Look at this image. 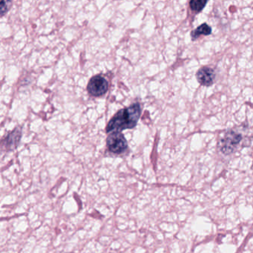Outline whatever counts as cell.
I'll return each instance as SVG.
<instances>
[{"label":"cell","mask_w":253,"mask_h":253,"mask_svg":"<svg viewBox=\"0 0 253 253\" xmlns=\"http://www.w3.org/2000/svg\"><path fill=\"white\" fill-rule=\"evenodd\" d=\"M196 78L198 82L204 86H210L214 84L216 72L213 68L204 66L197 72Z\"/></svg>","instance_id":"6"},{"label":"cell","mask_w":253,"mask_h":253,"mask_svg":"<svg viewBox=\"0 0 253 253\" xmlns=\"http://www.w3.org/2000/svg\"><path fill=\"white\" fill-rule=\"evenodd\" d=\"M89 94L95 97L104 95L108 90V82L102 75H96L89 81L87 87Z\"/></svg>","instance_id":"4"},{"label":"cell","mask_w":253,"mask_h":253,"mask_svg":"<svg viewBox=\"0 0 253 253\" xmlns=\"http://www.w3.org/2000/svg\"><path fill=\"white\" fill-rule=\"evenodd\" d=\"M207 3V1L204 0H192L189 3V8L193 12L200 13L204 9Z\"/></svg>","instance_id":"8"},{"label":"cell","mask_w":253,"mask_h":253,"mask_svg":"<svg viewBox=\"0 0 253 253\" xmlns=\"http://www.w3.org/2000/svg\"><path fill=\"white\" fill-rule=\"evenodd\" d=\"M10 4L11 2L9 1H0V16H3L7 12Z\"/></svg>","instance_id":"9"},{"label":"cell","mask_w":253,"mask_h":253,"mask_svg":"<svg viewBox=\"0 0 253 253\" xmlns=\"http://www.w3.org/2000/svg\"><path fill=\"white\" fill-rule=\"evenodd\" d=\"M107 147L112 153L120 155L127 150V140L121 132L111 133L107 138Z\"/></svg>","instance_id":"3"},{"label":"cell","mask_w":253,"mask_h":253,"mask_svg":"<svg viewBox=\"0 0 253 253\" xmlns=\"http://www.w3.org/2000/svg\"><path fill=\"white\" fill-rule=\"evenodd\" d=\"M211 27L209 25H207V23H203L201 26H198V28L191 32V38H192V41H195L198 38H199L201 35L208 36V35H211Z\"/></svg>","instance_id":"7"},{"label":"cell","mask_w":253,"mask_h":253,"mask_svg":"<svg viewBox=\"0 0 253 253\" xmlns=\"http://www.w3.org/2000/svg\"><path fill=\"white\" fill-rule=\"evenodd\" d=\"M142 114V108L139 103L118 111L108 123L106 132H121L124 129H130L137 125Z\"/></svg>","instance_id":"1"},{"label":"cell","mask_w":253,"mask_h":253,"mask_svg":"<svg viewBox=\"0 0 253 253\" xmlns=\"http://www.w3.org/2000/svg\"><path fill=\"white\" fill-rule=\"evenodd\" d=\"M242 140V135L233 130H229L225 133L219 143L220 152L225 155H231L235 152Z\"/></svg>","instance_id":"2"},{"label":"cell","mask_w":253,"mask_h":253,"mask_svg":"<svg viewBox=\"0 0 253 253\" xmlns=\"http://www.w3.org/2000/svg\"><path fill=\"white\" fill-rule=\"evenodd\" d=\"M22 137V129L19 127L15 128L11 132L4 136L0 142V149L4 151L14 150L17 148Z\"/></svg>","instance_id":"5"}]
</instances>
